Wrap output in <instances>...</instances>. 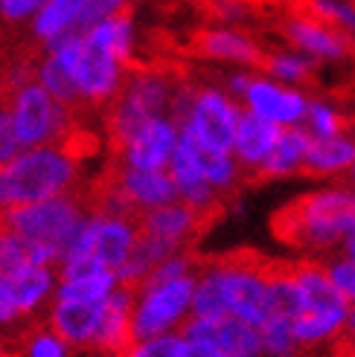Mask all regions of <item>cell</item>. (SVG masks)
<instances>
[{"label":"cell","mask_w":355,"mask_h":357,"mask_svg":"<svg viewBox=\"0 0 355 357\" xmlns=\"http://www.w3.org/2000/svg\"><path fill=\"white\" fill-rule=\"evenodd\" d=\"M131 64L119 61L111 52L94 47L85 35H76L35 59V82H41L52 96L70 108H108L122 91Z\"/></svg>","instance_id":"cell-1"},{"label":"cell","mask_w":355,"mask_h":357,"mask_svg":"<svg viewBox=\"0 0 355 357\" xmlns=\"http://www.w3.org/2000/svg\"><path fill=\"white\" fill-rule=\"evenodd\" d=\"M271 271L274 261H262L247 253L201 264L192 314L207 319L239 317L262 328L274 317Z\"/></svg>","instance_id":"cell-2"},{"label":"cell","mask_w":355,"mask_h":357,"mask_svg":"<svg viewBox=\"0 0 355 357\" xmlns=\"http://www.w3.org/2000/svg\"><path fill=\"white\" fill-rule=\"evenodd\" d=\"M82 183V157L70 142L29 146L0 163V212L73 195Z\"/></svg>","instance_id":"cell-3"},{"label":"cell","mask_w":355,"mask_h":357,"mask_svg":"<svg viewBox=\"0 0 355 357\" xmlns=\"http://www.w3.org/2000/svg\"><path fill=\"white\" fill-rule=\"evenodd\" d=\"M355 229V195L317 189L300 195L274 215V233L297 250H326Z\"/></svg>","instance_id":"cell-4"},{"label":"cell","mask_w":355,"mask_h":357,"mask_svg":"<svg viewBox=\"0 0 355 357\" xmlns=\"http://www.w3.org/2000/svg\"><path fill=\"white\" fill-rule=\"evenodd\" d=\"M87 212H91L87 201L79 192H73V195H59V198H47L38 204L0 212V224L9 227L12 233L24 236L27 241H32L52 264H59L70 250V244H73Z\"/></svg>","instance_id":"cell-5"},{"label":"cell","mask_w":355,"mask_h":357,"mask_svg":"<svg viewBox=\"0 0 355 357\" xmlns=\"http://www.w3.org/2000/svg\"><path fill=\"white\" fill-rule=\"evenodd\" d=\"M291 276L303 299V308L291 323L300 346H314L341 334L349 319V296L332 282L326 267L317 261H294Z\"/></svg>","instance_id":"cell-6"},{"label":"cell","mask_w":355,"mask_h":357,"mask_svg":"<svg viewBox=\"0 0 355 357\" xmlns=\"http://www.w3.org/2000/svg\"><path fill=\"white\" fill-rule=\"evenodd\" d=\"M172 114L181 122V131L187 137L204 142V146H212V149L233 151L236 128H239L245 108L233 93H227L224 84L181 82Z\"/></svg>","instance_id":"cell-7"},{"label":"cell","mask_w":355,"mask_h":357,"mask_svg":"<svg viewBox=\"0 0 355 357\" xmlns=\"http://www.w3.org/2000/svg\"><path fill=\"white\" fill-rule=\"evenodd\" d=\"M178 91H181V79H175L161 67L131 70L122 91L108 105V134L114 139V146L119 139H126L134 128H140L143 122L172 114Z\"/></svg>","instance_id":"cell-8"},{"label":"cell","mask_w":355,"mask_h":357,"mask_svg":"<svg viewBox=\"0 0 355 357\" xmlns=\"http://www.w3.org/2000/svg\"><path fill=\"white\" fill-rule=\"evenodd\" d=\"M195 282L198 273L189 276H149L134 284V340H146L157 334H172L187 326L195 302Z\"/></svg>","instance_id":"cell-9"},{"label":"cell","mask_w":355,"mask_h":357,"mask_svg":"<svg viewBox=\"0 0 355 357\" xmlns=\"http://www.w3.org/2000/svg\"><path fill=\"white\" fill-rule=\"evenodd\" d=\"M6 111L15 119V128L24 149L70 142V134H73V108L59 96H52L41 82L32 79L21 87H12Z\"/></svg>","instance_id":"cell-10"},{"label":"cell","mask_w":355,"mask_h":357,"mask_svg":"<svg viewBox=\"0 0 355 357\" xmlns=\"http://www.w3.org/2000/svg\"><path fill=\"white\" fill-rule=\"evenodd\" d=\"M140 241V218L126 212H108L91 204L79 233L64 256H91L111 271H122Z\"/></svg>","instance_id":"cell-11"},{"label":"cell","mask_w":355,"mask_h":357,"mask_svg":"<svg viewBox=\"0 0 355 357\" xmlns=\"http://www.w3.org/2000/svg\"><path fill=\"white\" fill-rule=\"evenodd\" d=\"M181 142V122L175 114L154 116L117 142V163L137 169H169Z\"/></svg>","instance_id":"cell-12"},{"label":"cell","mask_w":355,"mask_h":357,"mask_svg":"<svg viewBox=\"0 0 355 357\" xmlns=\"http://www.w3.org/2000/svg\"><path fill=\"white\" fill-rule=\"evenodd\" d=\"M108 183L117 189L122 204L129 206L131 215H143L164 204L178 201V189L169 169H137V166H119L108 177Z\"/></svg>","instance_id":"cell-13"},{"label":"cell","mask_w":355,"mask_h":357,"mask_svg":"<svg viewBox=\"0 0 355 357\" xmlns=\"http://www.w3.org/2000/svg\"><path fill=\"white\" fill-rule=\"evenodd\" d=\"M239 102L247 114H256L262 119L280 125V128H286V125H300L309 111V99L300 93L297 87L282 84L271 76H256V73H254L251 84H247V91Z\"/></svg>","instance_id":"cell-14"},{"label":"cell","mask_w":355,"mask_h":357,"mask_svg":"<svg viewBox=\"0 0 355 357\" xmlns=\"http://www.w3.org/2000/svg\"><path fill=\"white\" fill-rule=\"evenodd\" d=\"M122 288V279L108 264L91 256H64L59 261V299H82V302H105Z\"/></svg>","instance_id":"cell-15"},{"label":"cell","mask_w":355,"mask_h":357,"mask_svg":"<svg viewBox=\"0 0 355 357\" xmlns=\"http://www.w3.org/2000/svg\"><path fill=\"white\" fill-rule=\"evenodd\" d=\"M282 35L294 50L306 52L312 59H347L352 52V41L344 29L332 26L329 21L300 6L282 21Z\"/></svg>","instance_id":"cell-16"},{"label":"cell","mask_w":355,"mask_h":357,"mask_svg":"<svg viewBox=\"0 0 355 357\" xmlns=\"http://www.w3.org/2000/svg\"><path fill=\"white\" fill-rule=\"evenodd\" d=\"M94 21H96V15L87 0H47L41 12L32 17L29 35L44 52V50H52L82 35Z\"/></svg>","instance_id":"cell-17"},{"label":"cell","mask_w":355,"mask_h":357,"mask_svg":"<svg viewBox=\"0 0 355 357\" xmlns=\"http://www.w3.org/2000/svg\"><path fill=\"white\" fill-rule=\"evenodd\" d=\"M105 302H82V299H59L56 296L47 308V326L56 328L76 351L96 354L102 319H105Z\"/></svg>","instance_id":"cell-18"},{"label":"cell","mask_w":355,"mask_h":357,"mask_svg":"<svg viewBox=\"0 0 355 357\" xmlns=\"http://www.w3.org/2000/svg\"><path fill=\"white\" fill-rule=\"evenodd\" d=\"M12 288V299L21 317H32L44 308H50V302L56 299V288H59V264L50 261H24L3 271Z\"/></svg>","instance_id":"cell-19"},{"label":"cell","mask_w":355,"mask_h":357,"mask_svg":"<svg viewBox=\"0 0 355 357\" xmlns=\"http://www.w3.org/2000/svg\"><path fill=\"white\" fill-rule=\"evenodd\" d=\"M201 224H204V215L198 209H192L184 201H172L152 212H143L140 215V233L164 241L172 250H187L195 241V236H198Z\"/></svg>","instance_id":"cell-20"},{"label":"cell","mask_w":355,"mask_h":357,"mask_svg":"<svg viewBox=\"0 0 355 357\" xmlns=\"http://www.w3.org/2000/svg\"><path fill=\"white\" fill-rule=\"evenodd\" d=\"M195 50H198V56H204L210 61L233 64V67H259L265 59L262 47L251 35L236 26H227V24L201 29L198 38H195Z\"/></svg>","instance_id":"cell-21"},{"label":"cell","mask_w":355,"mask_h":357,"mask_svg":"<svg viewBox=\"0 0 355 357\" xmlns=\"http://www.w3.org/2000/svg\"><path fill=\"white\" fill-rule=\"evenodd\" d=\"M181 146L187 149V154L192 157V163L198 166V172L204 174V181L216 189L219 195H227L239 186V177H242V163L236 160L233 151H224V149H212L204 146V142L192 139L181 131Z\"/></svg>","instance_id":"cell-22"},{"label":"cell","mask_w":355,"mask_h":357,"mask_svg":"<svg viewBox=\"0 0 355 357\" xmlns=\"http://www.w3.org/2000/svg\"><path fill=\"white\" fill-rule=\"evenodd\" d=\"M280 125L262 119L256 114H242L239 128H236V139H233V154L242 163L245 172H259L262 163L268 160V154L274 151L277 139H280Z\"/></svg>","instance_id":"cell-23"},{"label":"cell","mask_w":355,"mask_h":357,"mask_svg":"<svg viewBox=\"0 0 355 357\" xmlns=\"http://www.w3.org/2000/svg\"><path fill=\"white\" fill-rule=\"evenodd\" d=\"M169 174H172L175 189H178V201H184L192 209H198L204 218L210 215V212H216L222 195L204 181V174L198 172V166L192 163V157L187 154V149L181 146V142H178V151H175L172 163H169Z\"/></svg>","instance_id":"cell-24"},{"label":"cell","mask_w":355,"mask_h":357,"mask_svg":"<svg viewBox=\"0 0 355 357\" xmlns=\"http://www.w3.org/2000/svg\"><path fill=\"white\" fill-rule=\"evenodd\" d=\"M85 38L91 41L94 47L111 52L119 61L131 64L134 61V50H137V29H134V21L129 12H114V15H105L99 21H94L87 26Z\"/></svg>","instance_id":"cell-25"},{"label":"cell","mask_w":355,"mask_h":357,"mask_svg":"<svg viewBox=\"0 0 355 357\" xmlns=\"http://www.w3.org/2000/svg\"><path fill=\"white\" fill-rule=\"evenodd\" d=\"M309 146H312V137L303 125H286L280 131L274 151L268 154V160H265L256 174L259 177H289V174L303 172Z\"/></svg>","instance_id":"cell-26"},{"label":"cell","mask_w":355,"mask_h":357,"mask_svg":"<svg viewBox=\"0 0 355 357\" xmlns=\"http://www.w3.org/2000/svg\"><path fill=\"white\" fill-rule=\"evenodd\" d=\"M349 166H355V139H349L344 134L324 137V139L312 137L306 166H303L306 174H314V177L338 174V172H347Z\"/></svg>","instance_id":"cell-27"},{"label":"cell","mask_w":355,"mask_h":357,"mask_svg":"<svg viewBox=\"0 0 355 357\" xmlns=\"http://www.w3.org/2000/svg\"><path fill=\"white\" fill-rule=\"evenodd\" d=\"M259 67L265 70V76L294 87V84H303L314 76L317 59L306 56V52H300V50H274V52H265Z\"/></svg>","instance_id":"cell-28"},{"label":"cell","mask_w":355,"mask_h":357,"mask_svg":"<svg viewBox=\"0 0 355 357\" xmlns=\"http://www.w3.org/2000/svg\"><path fill=\"white\" fill-rule=\"evenodd\" d=\"M172 253H178V250H172V247H166L164 241L149 238V236L140 233V241H137V247H134L131 259H129V261H126V267L119 271L122 284H129V288H134V284H140L143 279H149V276L154 273V267L161 264L164 259H169Z\"/></svg>","instance_id":"cell-29"},{"label":"cell","mask_w":355,"mask_h":357,"mask_svg":"<svg viewBox=\"0 0 355 357\" xmlns=\"http://www.w3.org/2000/svg\"><path fill=\"white\" fill-rule=\"evenodd\" d=\"M262 357H294L300 340L291 331V323L282 317H271L262 328Z\"/></svg>","instance_id":"cell-30"},{"label":"cell","mask_w":355,"mask_h":357,"mask_svg":"<svg viewBox=\"0 0 355 357\" xmlns=\"http://www.w3.org/2000/svg\"><path fill=\"white\" fill-rule=\"evenodd\" d=\"M187 351H189L187 337L181 331H172V334L146 337V340H134L126 357H187Z\"/></svg>","instance_id":"cell-31"},{"label":"cell","mask_w":355,"mask_h":357,"mask_svg":"<svg viewBox=\"0 0 355 357\" xmlns=\"http://www.w3.org/2000/svg\"><path fill=\"white\" fill-rule=\"evenodd\" d=\"M73 351L76 349L70 346L52 326H44L38 331L27 334V340L21 346V354L24 357H70Z\"/></svg>","instance_id":"cell-32"},{"label":"cell","mask_w":355,"mask_h":357,"mask_svg":"<svg viewBox=\"0 0 355 357\" xmlns=\"http://www.w3.org/2000/svg\"><path fill=\"white\" fill-rule=\"evenodd\" d=\"M303 128L309 131V137H314V139H324V137H338L341 131H344V119H341V114L332 108V105H326V102H309V111H306V116H303Z\"/></svg>","instance_id":"cell-33"},{"label":"cell","mask_w":355,"mask_h":357,"mask_svg":"<svg viewBox=\"0 0 355 357\" xmlns=\"http://www.w3.org/2000/svg\"><path fill=\"white\" fill-rule=\"evenodd\" d=\"M300 9H306L317 17H324V21H329L332 26L355 35V3H349V0H303Z\"/></svg>","instance_id":"cell-34"},{"label":"cell","mask_w":355,"mask_h":357,"mask_svg":"<svg viewBox=\"0 0 355 357\" xmlns=\"http://www.w3.org/2000/svg\"><path fill=\"white\" fill-rule=\"evenodd\" d=\"M44 3L47 0H0V21L12 26H21V24L29 26Z\"/></svg>","instance_id":"cell-35"},{"label":"cell","mask_w":355,"mask_h":357,"mask_svg":"<svg viewBox=\"0 0 355 357\" xmlns=\"http://www.w3.org/2000/svg\"><path fill=\"white\" fill-rule=\"evenodd\" d=\"M24 151V142L17 137V128H15V119L6 108H0V163H6L15 154Z\"/></svg>","instance_id":"cell-36"},{"label":"cell","mask_w":355,"mask_h":357,"mask_svg":"<svg viewBox=\"0 0 355 357\" xmlns=\"http://www.w3.org/2000/svg\"><path fill=\"white\" fill-rule=\"evenodd\" d=\"M210 12L216 15L222 24L236 26V24L247 21L254 9H251V3H247V0H210Z\"/></svg>","instance_id":"cell-37"},{"label":"cell","mask_w":355,"mask_h":357,"mask_svg":"<svg viewBox=\"0 0 355 357\" xmlns=\"http://www.w3.org/2000/svg\"><path fill=\"white\" fill-rule=\"evenodd\" d=\"M326 271H329V276H332V282L338 284V288L349 296V299H355V259H335L332 264H326Z\"/></svg>","instance_id":"cell-38"},{"label":"cell","mask_w":355,"mask_h":357,"mask_svg":"<svg viewBox=\"0 0 355 357\" xmlns=\"http://www.w3.org/2000/svg\"><path fill=\"white\" fill-rule=\"evenodd\" d=\"M17 319H24V317H21V311H17L15 299H12V288H9L6 273L0 271V328L17 323Z\"/></svg>","instance_id":"cell-39"},{"label":"cell","mask_w":355,"mask_h":357,"mask_svg":"<svg viewBox=\"0 0 355 357\" xmlns=\"http://www.w3.org/2000/svg\"><path fill=\"white\" fill-rule=\"evenodd\" d=\"M35 79V61L32 59H12L9 61V84L21 87Z\"/></svg>","instance_id":"cell-40"},{"label":"cell","mask_w":355,"mask_h":357,"mask_svg":"<svg viewBox=\"0 0 355 357\" xmlns=\"http://www.w3.org/2000/svg\"><path fill=\"white\" fill-rule=\"evenodd\" d=\"M87 3H91L94 15H96V21H99V17H105V15H114V12H126V9H129V3H131V0H87Z\"/></svg>","instance_id":"cell-41"},{"label":"cell","mask_w":355,"mask_h":357,"mask_svg":"<svg viewBox=\"0 0 355 357\" xmlns=\"http://www.w3.org/2000/svg\"><path fill=\"white\" fill-rule=\"evenodd\" d=\"M9 93H12V84H9V64L0 61V108H6Z\"/></svg>","instance_id":"cell-42"},{"label":"cell","mask_w":355,"mask_h":357,"mask_svg":"<svg viewBox=\"0 0 355 357\" xmlns=\"http://www.w3.org/2000/svg\"><path fill=\"white\" fill-rule=\"evenodd\" d=\"M187 343H189V340H187ZM187 357H219V351L204 349V346H192V343H189V351H187Z\"/></svg>","instance_id":"cell-43"},{"label":"cell","mask_w":355,"mask_h":357,"mask_svg":"<svg viewBox=\"0 0 355 357\" xmlns=\"http://www.w3.org/2000/svg\"><path fill=\"white\" fill-rule=\"evenodd\" d=\"M344 256L347 259H355V229L344 238Z\"/></svg>","instance_id":"cell-44"},{"label":"cell","mask_w":355,"mask_h":357,"mask_svg":"<svg viewBox=\"0 0 355 357\" xmlns=\"http://www.w3.org/2000/svg\"><path fill=\"white\" fill-rule=\"evenodd\" d=\"M219 357H247V354H219Z\"/></svg>","instance_id":"cell-45"},{"label":"cell","mask_w":355,"mask_h":357,"mask_svg":"<svg viewBox=\"0 0 355 357\" xmlns=\"http://www.w3.org/2000/svg\"><path fill=\"white\" fill-rule=\"evenodd\" d=\"M99 357H126V354H99Z\"/></svg>","instance_id":"cell-46"},{"label":"cell","mask_w":355,"mask_h":357,"mask_svg":"<svg viewBox=\"0 0 355 357\" xmlns=\"http://www.w3.org/2000/svg\"><path fill=\"white\" fill-rule=\"evenodd\" d=\"M341 357H355V351H349V354H341Z\"/></svg>","instance_id":"cell-47"},{"label":"cell","mask_w":355,"mask_h":357,"mask_svg":"<svg viewBox=\"0 0 355 357\" xmlns=\"http://www.w3.org/2000/svg\"><path fill=\"white\" fill-rule=\"evenodd\" d=\"M352 3H355V0H352Z\"/></svg>","instance_id":"cell-48"}]
</instances>
